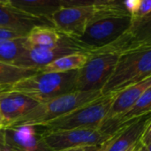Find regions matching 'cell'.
Wrapping results in <instances>:
<instances>
[{"label":"cell","instance_id":"cell-1","mask_svg":"<svg viewBox=\"0 0 151 151\" xmlns=\"http://www.w3.org/2000/svg\"><path fill=\"white\" fill-rule=\"evenodd\" d=\"M99 10L76 39L90 52L116 42L132 25V17L125 10L123 0H100Z\"/></svg>","mask_w":151,"mask_h":151},{"label":"cell","instance_id":"cell-2","mask_svg":"<svg viewBox=\"0 0 151 151\" xmlns=\"http://www.w3.org/2000/svg\"><path fill=\"white\" fill-rule=\"evenodd\" d=\"M78 71L68 73L40 72L11 86L7 90L23 94L39 104L76 91Z\"/></svg>","mask_w":151,"mask_h":151},{"label":"cell","instance_id":"cell-3","mask_svg":"<svg viewBox=\"0 0 151 151\" xmlns=\"http://www.w3.org/2000/svg\"><path fill=\"white\" fill-rule=\"evenodd\" d=\"M150 76L151 45L121 53L115 71L103 88L102 94H118Z\"/></svg>","mask_w":151,"mask_h":151},{"label":"cell","instance_id":"cell-4","mask_svg":"<svg viewBox=\"0 0 151 151\" xmlns=\"http://www.w3.org/2000/svg\"><path fill=\"white\" fill-rule=\"evenodd\" d=\"M102 95L100 91H73L62 95L46 103L39 104L9 127L22 125L40 127L96 100Z\"/></svg>","mask_w":151,"mask_h":151},{"label":"cell","instance_id":"cell-5","mask_svg":"<svg viewBox=\"0 0 151 151\" xmlns=\"http://www.w3.org/2000/svg\"><path fill=\"white\" fill-rule=\"evenodd\" d=\"M117 93L102 95L96 100L46 124L40 126L47 131L71 129H100L107 118Z\"/></svg>","mask_w":151,"mask_h":151},{"label":"cell","instance_id":"cell-6","mask_svg":"<svg viewBox=\"0 0 151 151\" xmlns=\"http://www.w3.org/2000/svg\"><path fill=\"white\" fill-rule=\"evenodd\" d=\"M100 0H62L51 18L53 27L73 38H80L99 10Z\"/></svg>","mask_w":151,"mask_h":151},{"label":"cell","instance_id":"cell-7","mask_svg":"<svg viewBox=\"0 0 151 151\" xmlns=\"http://www.w3.org/2000/svg\"><path fill=\"white\" fill-rule=\"evenodd\" d=\"M119 55L94 50L89 53L86 64L78 70L76 91H100L112 76Z\"/></svg>","mask_w":151,"mask_h":151},{"label":"cell","instance_id":"cell-8","mask_svg":"<svg viewBox=\"0 0 151 151\" xmlns=\"http://www.w3.org/2000/svg\"><path fill=\"white\" fill-rule=\"evenodd\" d=\"M41 134L43 142L52 151H63L87 146H101L111 138V135L100 129L59 131H47L43 129Z\"/></svg>","mask_w":151,"mask_h":151},{"label":"cell","instance_id":"cell-9","mask_svg":"<svg viewBox=\"0 0 151 151\" xmlns=\"http://www.w3.org/2000/svg\"><path fill=\"white\" fill-rule=\"evenodd\" d=\"M151 123V113L122 125L104 143L99 151H129L142 140Z\"/></svg>","mask_w":151,"mask_h":151},{"label":"cell","instance_id":"cell-10","mask_svg":"<svg viewBox=\"0 0 151 151\" xmlns=\"http://www.w3.org/2000/svg\"><path fill=\"white\" fill-rule=\"evenodd\" d=\"M26 49L50 50L56 48H73L89 53L75 38L68 36L52 26H38L34 27L27 35Z\"/></svg>","mask_w":151,"mask_h":151},{"label":"cell","instance_id":"cell-11","mask_svg":"<svg viewBox=\"0 0 151 151\" xmlns=\"http://www.w3.org/2000/svg\"><path fill=\"white\" fill-rule=\"evenodd\" d=\"M149 45H151V13L143 19L136 20L133 19L128 31L116 42L107 48L97 50L108 51L119 55Z\"/></svg>","mask_w":151,"mask_h":151},{"label":"cell","instance_id":"cell-12","mask_svg":"<svg viewBox=\"0 0 151 151\" xmlns=\"http://www.w3.org/2000/svg\"><path fill=\"white\" fill-rule=\"evenodd\" d=\"M4 133L7 145L13 151H52L35 126L8 127L4 128Z\"/></svg>","mask_w":151,"mask_h":151},{"label":"cell","instance_id":"cell-13","mask_svg":"<svg viewBox=\"0 0 151 151\" xmlns=\"http://www.w3.org/2000/svg\"><path fill=\"white\" fill-rule=\"evenodd\" d=\"M38 26H52V24L16 8L10 0H0V27L27 35L34 27Z\"/></svg>","mask_w":151,"mask_h":151},{"label":"cell","instance_id":"cell-14","mask_svg":"<svg viewBox=\"0 0 151 151\" xmlns=\"http://www.w3.org/2000/svg\"><path fill=\"white\" fill-rule=\"evenodd\" d=\"M38 104L36 101L18 92L7 89L0 92V109L6 123L5 127L25 116Z\"/></svg>","mask_w":151,"mask_h":151},{"label":"cell","instance_id":"cell-15","mask_svg":"<svg viewBox=\"0 0 151 151\" xmlns=\"http://www.w3.org/2000/svg\"><path fill=\"white\" fill-rule=\"evenodd\" d=\"M83 52L73 48H56L50 50L26 49L19 58L14 62L13 65L27 69H38L45 67L56 59L69 54ZM87 53V52H86Z\"/></svg>","mask_w":151,"mask_h":151},{"label":"cell","instance_id":"cell-16","mask_svg":"<svg viewBox=\"0 0 151 151\" xmlns=\"http://www.w3.org/2000/svg\"><path fill=\"white\" fill-rule=\"evenodd\" d=\"M150 87L151 76L118 93L104 121L114 120L123 116Z\"/></svg>","mask_w":151,"mask_h":151},{"label":"cell","instance_id":"cell-17","mask_svg":"<svg viewBox=\"0 0 151 151\" xmlns=\"http://www.w3.org/2000/svg\"><path fill=\"white\" fill-rule=\"evenodd\" d=\"M10 2L16 8L50 23L52 15L62 7V0H10Z\"/></svg>","mask_w":151,"mask_h":151},{"label":"cell","instance_id":"cell-18","mask_svg":"<svg viewBox=\"0 0 151 151\" xmlns=\"http://www.w3.org/2000/svg\"><path fill=\"white\" fill-rule=\"evenodd\" d=\"M89 53L76 52L61 57L42 68L40 71L44 73H68L72 71H78L88 61Z\"/></svg>","mask_w":151,"mask_h":151},{"label":"cell","instance_id":"cell-19","mask_svg":"<svg viewBox=\"0 0 151 151\" xmlns=\"http://www.w3.org/2000/svg\"><path fill=\"white\" fill-rule=\"evenodd\" d=\"M41 71L38 69H27L0 62V87L10 88L17 82L31 77Z\"/></svg>","mask_w":151,"mask_h":151},{"label":"cell","instance_id":"cell-20","mask_svg":"<svg viewBox=\"0 0 151 151\" xmlns=\"http://www.w3.org/2000/svg\"><path fill=\"white\" fill-rule=\"evenodd\" d=\"M26 37L0 42V62L13 65L26 50Z\"/></svg>","mask_w":151,"mask_h":151},{"label":"cell","instance_id":"cell-21","mask_svg":"<svg viewBox=\"0 0 151 151\" xmlns=\"http://www.w3.org/2000/svg\"><path fill=\"white\" fill-rule=\"evenodd\" d=\"M151 13V0H140L137 11L132 16L134 20L141 19Z\"/></svg>","mask_w":151,"mask_h":151},{"label":"cell","instance_id":"cell-22","mask_svg":"<svg viewBox=\"0 0 151 151\" xmlns=\"http://www.w3.org/2000/svg\"><path fill=\"white\" fill-rule=\"evenodd\" d=\"M27 35L19 33L11 29L0 27V42L9 41V40H13V39H18V38H22L26 37Z\"/></svg>","mask_w":151,"mask_h":151},{"label":"cell","instance_id":"cell-23","mask_svg":"<svg viewBox=\"0 0 151 151\" xmlns=\"http://www.w3.org/2000/svg\"><path fill=\"white\" fill-rule=\"evenodd\" d=\"M139 4H140V0H127V1H123V4H124L125 10L127 11V12L131 17L137 11Z\"/></svg>","mask_w":151,"mask_h":151},{"label":"cell","instance_id":"cell-24","mask_svg":"<svg viewBox=\"0 0 151 151\" xmlns=\"http://www.w3.org/2000/svg\"><path fill=\"white\" fill-rule=\"evenodd\" d=\"M140 142L144 147L148 146L149 144L151 143V123L150 125V127H148L147 131L145 132L144 135L142 136V140H141Z\"/></svg>","mask_w":151,"mask_h":151},{"label":"cell","instance_id":"cell-25","mask_svg":"<svg viewBox=\"0 0 151 151\" xmlns=\"http://www.w3.org/2000/svg\"><path fill=\"white\" fill-rule=\"evenodd\" d=\"M0 151H13L6 143L4 129L0 130Z\"/></svg>","mask_w":151,"mask_h":151},{"label":"cell","instance_id":"cell-26","mask_svg":"<svg viewBox=\"0 0 151 151\" xmlns=\"http://www.w3.org/2000/svg\"><path fill=\"white\" fill-rule=\"evenodd\" d=\"M100 146H87V147H79V148H73L69 149L63 151H99Z\"/></svg>","mask_w":151,"mask_h":151},{"label":"cell","instance_id":"cell-27","mask_svg":"<svg viewBox=\"0 0 151 151\" xmlns=\"http://www.w3.org/2000/svg\"><path fill=\"white\" fill-rule=\"evenodd\" d=\"M6 126V123H5V120H4V115L2 113V111L0 109V130L4 129Z\"/></svg>","mask_w":151,"mask_h":151},{"label":"cell","instance_id":"cell-28","mask_svg":"<svg viewBox=\"0 0 151 151\" xmlns=\"http://www.w3.org/2000/svg\"><path fill=\"white\" fill-rule=\"evenodd\" d=\"M141 145H142V144H141V142H139V144H138V145H137V146L135 147V149H134V151H139V150H140Z\"/></svg>","mask_w":151,"mask_h":151},{"label":"cell","instance_id":"cell-29","mask_svg":"<svg viewBox=\"0 0 151 151\" xmlns=\"http://www.w3.org/2000/svg\"><path fill=\"white\" fill-rule=\"evenodd\" d=\"M139 151H148V150H147L146 147H144V146L141 145V148H140V150Z\"/></svg>","mask_w":151,"mask_h":151},{"label":"cell","instance_id":"cell-30","mask_svg":"<svg viewBox=\"0 0 151 151\" xmlns=\"http://www.w3.org/2000/svg\"><path fill=\"white\" fill-rule=\"evenodd\" d=\"M7 88H4V87H0V92H2V91H4V90H6Z\"/></svg>","mask_w":151,"mask_h":151},{"label":"cell","instance_id":"cell-31","mask_svg":"<svg viewBox=\"0 0 151 151\" xmlns=\"http://www.w3.org/2000/svg\"><path fill=\"white\" fill-rule=\"evenodd\" d=\"M146 149H147V150L148 151H151V143L150 144H149L148 146H146Z\"/></svg>","mask_w":151,"mask_h":151},{"label":"cell","instance_id":"cell-32","mask_svg":"<svg viewBox=\"0 0 151 151\" xmlns=\"http://www.w3.org/2000/svg\"><path fill=\"white\" fill-rule=\"evenodd\" d=\"M138 144H139V143H138ZM138 144H137V145H138ZM137 145H136V146H137ZM136 146H135V147H136ZM135 147H134V149H132L131 150H129V151H134V149H135Z\"/></svg>","mask_w":151,"mask_h":151}]
</instances>
